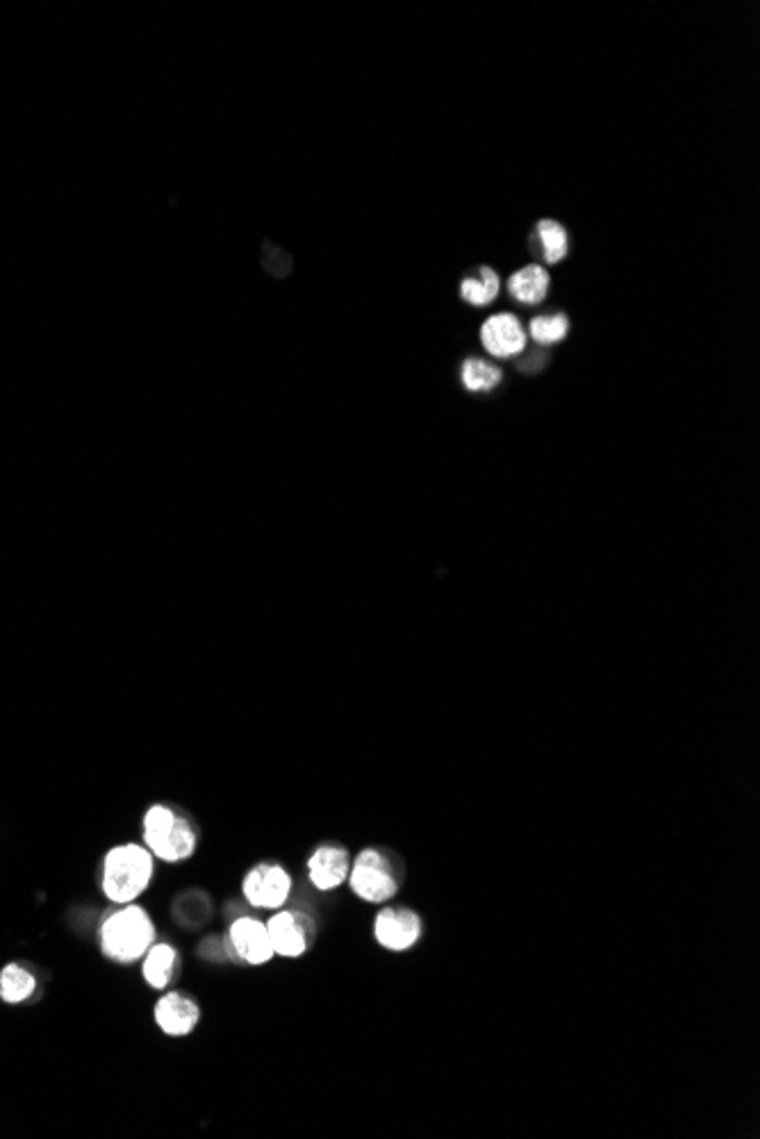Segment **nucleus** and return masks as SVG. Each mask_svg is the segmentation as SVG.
Wrapping results in <instances>:
<instances>
[{"instance_id": "1", "label": "nucleus", "mask_w": 760, "mask_h": 1139, "mask_svg": "<svg viewBox=\"0 0 760 1139\" xmlns=\"http://www.w3.org/2000/svg\"><path fill=\"white\" fill-rule=\"evenodd\" d=\"M144 841L155 858L176 864L197 853L199 828L185 810L155 803L144 814Z\"/></svg>"}, {"instance_id": "2", "label": "nucleus", "mask_w": 760, "mask_h": 1139, "mask_svg": "<svg viewBox=\"0 0 760 1139\" xmlns=\"http://www.w3.org/2000/svg\"><path fill=\"white\" fill-rule=\"evenodd\" d=\"M155 856L141 844H118L103 860V891L112 903L128 906L151 885Z\"/></svg>"}, {"instance_id": "3", "label": "nucleus", "mask_w": 760, "mask_h": 1139, "mask_svg": "<svg viewBox=\"0 0 760 1139\" xmlns=\"http://www.w3.org/2000/svg\"><path fill=\"white\" fill-rule=\"evenodd\" d=\"M155 941L151 914L135 903L110 914L101 926V949L114 962H137L144 958Z\"/></svg>"}, {"instance_id": "4", "label": "nucleus", "mask_w": 760, "mask_h": 1139, "mask_svg": "<svg viewBox=\"0 0 760 1139\" xmlns=\"http://www.w3.org/2000/svg\"><path fill=\"white\" fill-rule=\"evenodd\" d=\"M349 885L367 903L392 901L403 885V869L383 848H365L351 862Z\"/></svg>"}, {"instance_id": "5", "label": "nucleus", "mask_w": 760, "mask_h": 1139, "mask_svg": "<svg viewBox=\"0 0 760 1139\" xmlns=\"http://www.w3.org/2000/svg\"><path fill=\"white\" fill-rule=\"evenodd\" d=\"M246 901L259 910H280L292 894V876L278 862H259L244 876Z\"/></svg>"}, {"instance_id": "6", "label": "nucleus", "mask_w": 760, "mask_h": 1139, "mask_svg": "<svg viewBox=\"0 0 760 1139\" xmlns=\"http://www.w3.org/2000/svg\"><path fill=\"white\" fill-rule=\"evenodd\" d=\"M269 937L280 958H301L313 949L317 926L315 919L299 910H278L269 921Z\"/></svg>"}, {"instance_id": "7", "label": "nucleus", "mask_w": 760, "mask_h": 1139, "mask_svg": "<svg viewBox=\"0 0 760 1139\" xmlns=\"http://www.w3.org/2000/svg\"><path fill=\"white\" fill-rule=\"evenodd\" d=\"M421 931H423L421 916L415 910L401 908V906L380 910L376 916V924H373L376 941L383 949L394 951V953H403V951L413 949L421 937Z\"/></svg>"}, {"instance_id": "8", "label": "nucleus", "mask_w": 760, "mask_h": 1139, "mask_svg": "<svg viewBox=\"0 0 760 1139\" xmlns=\"http://www.w3.org/2000/svg\"><path fill=\"white\" fill-rule=\"evenodd\" d=\"M228 941L235 956L253 966L267 964L276 956L267 924L253 916L235 919L228 931Z\"/></svg>"}, {"instance_id": "9", "label": "nucleus", "mask_w": 760, "mask_h": 1139, "mask_svg": "<svg viewBox=\"0 0 760 1139\" xmlns=\"http://www.w3.org/2000/svg\"><path fill=\"white\" fill-rule=\"evenodd\" d=\"M351 856L338 841H326L315 848V853L307 860V874L311 883L319 891L338 889L349 881L351 874Z\"/></svg>"}, {"instance_id": "10", "label": "nucleus", "mask_w": 760, "mask_h": 1139, "mask_svg": "<svg viewBox=\"0 0 760 1139\" xmlns=\"http://www.w3.org/2000/svg\"><path fill=\"white\" fill-rule=\"evenodd\" d=\"M155 1022L169 1037H185L201 1022V1005L187 991H166L155 1003Z\"/></svg>"}, {"instance_id": "11", "label": "nucleus", "mask_w": 760, "mask_h": 1139, "mask_svg": "<svg viewBox=\"0 0 760 1139\" xmlns=\"http://www.w3.org/2000/svg\"><path fill=\"white\" fill-rule=\"evenodd\" d=\"M481 342L492 357L510 359L527 349V332L515 314L502 312L483 324Z\"/></svg>"}, {"instance_id": "12", "label": "nucleus", "mask_w": 760, "mask_h": 1139, "mask_svg": "<svg viewBox=\"0 0 760 1139\" xmlns=\"http://www.w3.org/2000/svg\"><path fill=\"white\" fill-rule=\"evenodd\" d=\"M180 969V956L172 944H153L144 956V980L153 989H166Z\"/></svg>"}, {"instance_id": "13", "label": "nucleus", "mask_w": 760, "mask_h": 1139, "mask_svg": "<svg viewBox=\"0 0 760 1139\" xmlns=\"http://www.w3.org/2000/svg\"><path fill=\"white\" fill-rule=\"evenodd\" d=\"M549 284H552L549 274H546L542 266L531 264V266H527V269H521L515 276H510L508 292L519 303L537 305V303H542L546 299V294H549Z\"/></svg>"}, {"instance_id": "14", "label": "nucleus", "mask_w": 760, "mask_h": 1139, "mask_svg": "<svg viewBox=\"0 0 760 1139\" xmlns=\"http://www.w3.org/2000/svg\"><path fill=\"white\" fill-rule=\"evenodd\" d=\"M37 991V978L28 972L26 966L16 962L3 966L0 972V999L10 1005L26 1003L33 994Z\"/></svg>"}, {"instance_id": "15", "label": "nucleus", "mask_w": 760, "mask_h": 1139, "mask_svg": "<svg viewBox=\"0 0 760 1139\" xmlns=\"http://www.w3.org/2000/svg\"><path fill=\"white\" fill-rule=\"evenodd\" d=\"M460 380L469 392H492L502 382V369L490 365L485 359L469 357L463 362Z\"/></svg>"}, {"instance_id": "16", "label": "nucleus", "mask_w": 760, "mask_h": 1139, "mask_svg": "<svg viewBox=\"0 0 760 1139\" xmlns=\"http://www.w3.org/2000/svg\"><path fill=\"white\" fill-rule=\"evenodd\" d=\"M460 294L463 299L469 303V305H477V307H485L490 305L496 294H498V276L496 271L487 269V266H483L481 269V278L473 280V278H467L460 287Z\"/></svg>"}, {"instance_id": "17", "label": "nucleus", "mask_w": 760, "mask_h": 1139, "mask_svg": "<svg viewBox=\"0 0 760 1139\" xmlns=\"http://www.w3.org/2000/svg\"><path fill=\"white\" fill-rule=\"evenodd\" d=\"M537 235L542 241V253L546 264H558L567 255V232L558 222L544 219L537 224Z\"/></svg>"}, {"instance_id": "18", "label": "nucleus", "mask_w": 760, "mask_h": 1139, "mask_svg": "<svg viewBox=\"0 0 760 1139\" xmlns=\"http://www.w3.org/2000/svg\"><path fill=\"white\" fill-rule=\"evenodd\" d=\"M567 332H569V321L565 314H549V317L542 314V317H535L531 321V337L542 346H552V344L562 342Z\"/></svg>"}]
</instances>
